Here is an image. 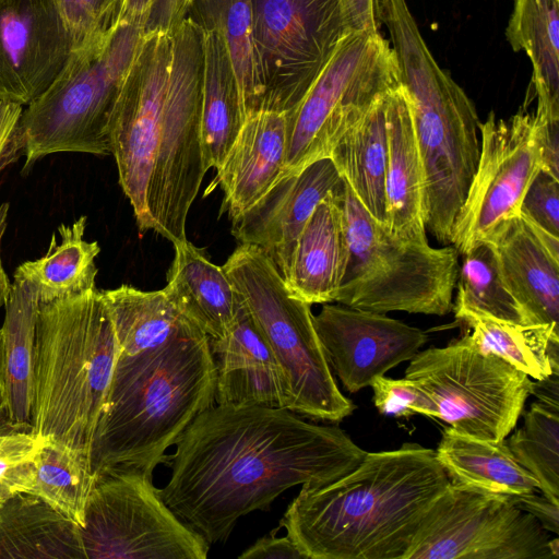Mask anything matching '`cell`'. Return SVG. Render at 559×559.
Here are the masks:
<instances>
[{
    "label": "cell",
    "mask_w": 559,
    "mask_h": 559,
    "mask_svg": "<svg viewBox=\"0 0 559 559\" xmlns=\"http://www.w3.org/2000/svg\"><path fill=\"white\" fill-rule=\"evenodd\" d=\"M165 294L210 340L224 337L234 321L238 293L223 266L188 241L175 243Z\"/></svg>",
    "instance_id": "25"
},
{
    "label": "cell",
    "mask_w": 559,
    "mask_h": 559,
    "mask_svg": "<svg viewBox=\"0 0 559 559\" xmlns=\"http://www.w3.org/2000/svg\"><path fill=\"white\" fill-rule=\"evenodd\" d=\"M179 34L143 33L110 121L111 155L138 227L151 229L147 194Z\"/></svg>",
    "instance_id": "15"
},
{
    "label": "cell",
    "mask_w": 559,
    "mask_h": 559,
    "mask_svg": "<svg viewBox=\"0 0 559 559\" xmlns=\"http://www.w3.org/2000/svg\"><path fill=\"white\" fill-rule=\"evenodd\" d=\"M210 346L215 367V404L290 411L287 379L240 296L228 333L210 340Z\"/></svg>",
    "instance_id": "21"
},
{
    "label": "cell",
    "mask_w": 559,
    "mask_h": 559,
    "mask_svg": "<svg viewBox=\"0 0 559 559\" xmlns=\"http://www.w3.org/2000/svg\"><path fill=\"white\" fill-rule=\"evenodd\" d=\"M286 148L287 112L248 114L216 176L225 195L222 210L230 219L249 210L283 175Z\"/></svg>",
    "instance_id": "22"
},
{
    "label": "cell",
    "mask_w": 559,
    "mask_h": 559,
    "mask_svg": "<svg viewBox=\"0 0 559 559\" xmlns=\"http://www.w3.org/2000/svg\"><path fill=\"white\" fill-rule=\"evenodd\" d=\"M187 16L219 35L234 69L245 116L259 110L251 0H192Z\"/></svg>",
    "instance_id": "35"
},
{
    "label": "cell",
    "mask_w": 559,
    "mask_h": 559,
    "mask_svg": "<svg viewBox=\"0 0 559 559\" xmlns=\"http://www.w3.org/2000/svg\"><path fill=\"white\" fill-rule=\"evenodd\" d=\"M100 295L112 322L119 352L117 360L153 353L177 337L202 331L173 304L164 289L144 292L121 285L100 290Z\"/></svg>",
    "instance_id": "27"
},
{
    "label": "cell",
    "mask_w": 559,
    "mask_h": 559,
    "mask_svg": "<svg viewBox=\"0 0 559 559\" xmlns=\"http://www.w3.org/2000/svg\"><path fill=\"white\" fill-rule=\"evenodd\" d=\"M9 209V203H3L0 205V308L5 306L12 285L4 271L1 259V242L8 225Z\"/></svg>",
    "instance_id": "51"
},
{
    "label": "cell",
    "mask_w": 559,
    "mask_h": 559,
    "mask_svg": "<svg viewBox=\"0 0 559 559\" xmlns=\"http://www.w3.org/2000/svg\"><path fill=\"white\" fill-rule=\"evenodd\" d=\"M86 216L71 225L58 227L59 241L52 234L49 248L41 258L26 261L14 272V280L29 284L39 305L81 296L95 288L97 241L84 240Z\"/></svg>",
    "instance_id": "33"
},
{
    "label": "cell",
    "mask_w": 559,
    "mask_h": 559,
    "mask_svg": "<svg viewBox=\"0 0 559 559\" xmlns=\"http://www.w3.org/2000/svg\"><path fill=\"white\" fill-rule=\"evenodd\" d=\"M155 0H126L121 22L144 32Z\"/></svg>",
    "instance_id": "50"
},
{
    "label": "cell",
    "mask_w": 559,
    "mask_h": 559,
    "mask_svg": "<svg viewBox=\"0 0 559 559\" xmlns=\"http://www.w3.org/2000/svg\"><path fill=\"white\" fill-rule=\"evenodd\" d=\"M455 287L457 295L453 307L468 308L504 321L530 324L524 310L504 285L488 242L481 241L463 254Z\"/></svg>",
    "instance_id": "38"
},
{
    "label": "cell",
    "mask_w": 559,
    "mask_h": 559,
    "mask_svg": "<svg viewBox=\"0 0 559 559\" xmlns=\"http://www.w3.org/2000/svg\"><path fill=\"white\" fill-rule=\"evenodd\" d=\"M390 91V90H389ZM386 91L334 143L329 157L362 207L385 224Z\"/></svg>",
    "instance_id": "29"
},
{
    "label": "cell",
    "mask_w": 559,
    "mask_h": 559,
    "mask_svg": "<svg viewBox=\"0 0 559 559\" xmlns=\"http://www.w3.org/2000/svg\"><path fill=\"white\" fill-rule=\"evenodd\" d=\"M400 85L390 40L349 31L297 106L287 114L284 173L329 157L336 140L386 91ZM283 173V174H284Z\"/></svg>",
    "instance_id": "9"
},
{
    "label": "cell",
    "mask_w": 559,
    "mask_h": 559,
    "mask_svg": "<svg viewBox=\"0 0 559 559\" xmlns=\"http://www.w3.org/2000/svg\"><path fill=\"white\" fill-rule=\"evenodd\" d=\"M192 0H155L144 33L174 31L187 16Z\"/></svg>",
    "instance_id": "46"
},
{
    "label": "cell",
    "mask_w": 559,
    "mask_h": 559,
    "mask_svg": "<svg viewBox=\"0 0 559 559\" xmlns=\"http://www.w3.org/2000/svg\"><path fill=\"white\" fill-rule=\"evenodd\" d=\"M378 10L421 158L423 222L440 243L450 245L479 157L480 121L472 99L431 55L406 0H378Z\"/></svg>",
    "instance_id": "4"
},
{
    "label": "cell",
    "mask_w": 559,
    "mask_h": 559,
    "mask_svg": "<svg viewBox=\"0 0 559 559\" xmlns=\"http://www.w3.org/2000/svg\"><path fill=\"white\" fill-rule=\"evenodd\" d=\"M0 329V373L11 430H31L36 323L39 309L33 287L14 280Z\"/></svg>",
    "instance_id": "26"
},
{
    "label": "cell",
    "mask_w": 559,
    "mask_h": 559,
    "mask_svg": "<svg viewBox=\"0 0 559 559\" xmlns=\"http://www.w3.org/2000/svg\"><path fill=\"white\" fill-rule=\"evenodd\" d=\"M223 269L287 379L290 411L329 421L349 416L355 405L333 378L311 305L288 293L272 259L258 246L240 243Z\"/></svg>",
    "instance_id": "8"
},
{
    "label": "cell",
    "mask_w": 559,
    "mask_h": 559,
    "mask_svg": "<svg viewBox=\"0 0 559 559\" xmlns=\"http://www.w3.org/2000/svg\"><path fill=\"white\" fill-rule=\"evenodd\" d=\"M506 442L540 492L559 503V408L533 403L524 414L523 426Z\"/></svg>",
    "instance_id": "37"
},
{
    "label": "cell",
    "mask_w": 559,
    "mask_h": 559,
    "mask_svg": "<svg viewBox=\"0 0 559 559\" xmlns=\"http://www.w3.org/2000/svg\"><path fill=\"white\" fill-rule=\"evenodd\" d=\"M388 164L385 228L404 242L426 243L423 222L424 170L404 91L386 93Z\"/></svg>",
    "instance_id": "24"
},
{
    "label": "cell",
    "mask_w": 559,
    "mask_h": 559,
    "mask_svg": "<svg viewBox=\"0 0 559 559\" xmlns=\"http://www.w3.org/2000/svg\"><path fill=\"white\" fill-rule=\"evenodd\" d=\"M535 120L542 170L559 180V121L544 120L536 116Z\"/></svg>",
    "instance_id": "47"
},
{
    "label": "cell",
    "mask_w": 559,
    "mask_h": 559,
    "mask_svg": "<svg viewBox=\"0 0 559 559\" xmlns=\"http://www.w3.org/2000/svg\"><path fill=\"white\" fill-rule=\"evenodd\" d=\"M47 440L31 430L0 431V503L32 489Z\"/></svg>",
    "instance_id": "40"
},
{
    "label": "cell",
    "mask_w": 559,
    "mask_h": 559,
    "mask_svg": "<svg viewBox=\"0 0 559 559\" xmlns=\"http://www.w3.org/2000/svg\"><path fill=\"white\" fill-rule=\"evenodd\" d=\"M178 34L147 194L151 229L173 245L187 240L188 213L207 171L201 136L203 28L186 16Z\"/></svg>",
    "instance_id": "10"
},
{
    "label": "cell",
    "mask_w": 559,
    "mask_h": 559,
    "mask_svg": "<svg viewBox=\"0 0 559 559\" xmlns=\"http://www.w3.org/2000/svg\"><path fill=\"white\" fill-rule=\"evenodd\" d=\"M433 402L437 418L453 429L497 442L515 427L531 395V378L465 335L444 347L418 352L405 370Z\"/></svg>",
    "instance_id": "11"
},
{
    "label": "cell",
    "mask_w": 559,
    "mask_h": 559,
    "mask_svg": "<svg viewBox=\"0 0 559 559\" xmlns=\"http://www.w3.org/2000/svg\"><path fill=\"white\" fill-rule=\"evenodd\" d=\"M508 495L450 481L405 559H557L558 538Z\"/></svg>",
    "instance_id": "14"
},
{
    "label": "cell",
    "mask_w": 559,
    "mask_h": 559,
    "mask_svg": "<svg viewBox=\"0 0 559 559\" xmlns=\"http://www.w3.org/2000/svg\"><path fill=\"white\" fill-rule=\"evenodd\" d=\"M506 37L531 60L534 115L559 121V0H514Z\"/></svg>",
    "instance_id": "30"
},
{
    "label": "cell",
    "mask_w": 559,
    "mask_h": 559,
    "mask_svg": "<svg viewBox=\"0 0 559 559\" xmlns=\"http://www.w3.org/2000/svg\"><path fill=\"white\" fill-rule=\"evenodd\" d=\"M74 51L104 47L119 27L126 0H53Z\"/></svg>",
    "instance_id": "39"
},
{
    "label": "cell",
    "mask_w": 559,
    "mask_h": 559,
    "mask_svg": "<svg viewBox=\"0 0 559 559\" xmlns=\"http://www.w3.org/2000/svg\"><path fill=\"white\" fill-rule=\"evenodd\" d=\"M452 310L468 326L465 337L479 352L498 356L535 380L559 369L548 355L550 342H559V329L504 321L468 308Z\"/></svg>",
    "instance_id": "34"
},
{
    "label": "cell",
    "mask_w": 559,
    "mask_h": 559,
    "mask_svg": "<svg viewBox=\"0 0 559 559\" xmlns=\"http://www.w3.org/2000/svg\"><path fill=\"white\" fill-rule=\"evenodd\" d=\"M143 31L120 23L102 48L73 51L53 83L19 121L27 173L55 153L110 155V121Z\"/></svg>",
    "instance_id": "7"
},
{
    "label": "cell",
    "mask_w": 559,
    "mask_h": 559,
    "mask_svg": "<svg viewBox=\"0 0 559 559\" xmlns=\"http://www.w3.org/2000/svg\"><path fill=\"white\" fill-rule=\"evenodd\" d=\"M479 135L477 166L450 242L462 255L499 222L520 214L523 197L542 169L534 112L521 109L504 119L491 111L479 122Z\"/></svg>",
    "instance_id": "16"
},
{
    "label": "cell",
    "mask_w": 559,
    "mask_h": 559,
    "mask_svg": "<svg viewBox=\"0 0 559 559\" xmlns=\"http://www.w3.org/2000/svg\"><path fill=\"white\" fill-rule=\"evenodd\" d=\"M215 404V367L202 332L117 360L92 449L94 475L117 468L153 474L193 419Z\"/></svg>",
    "instance_id": "3"
},
{
    "label": "cell",
    "mask_w": 559,
    "mask_h": 559,
    "mask_svg": "<svg viewBox=\"0 0 559 559\" xmlns=\"http://www.w3.org/2000/svg\"><path fill=\"white\" fill-rule=\"evenodd\" d=\"M341 5L348 31L379 32L378 0H341Z\"/></svg>",
    "instance_id": "48"
},
{
    "label": "cell",
    "mask_w": 559,
    "mask_h": 559,
    "mask_svg": "<svg viewBox=\"0 0 559 559\" xmlns=\"http://www.w3.org/2000/svg\"><path fill=\"white\" fill-rule=\"evenodd\" d=\"M341 201L348 259L335 301L385 314H448L460 266L456 249L399 240L369 215L345 182Z\"/></svg>",
    "instance_id": "6"
},
{
    "label": "cell",
    "mask_w": 559,
    "mask_h": 559,
    "mask_svg": "<svg viewBox=\"0 0 559 559\" xmlns=\"http://www.w3.org/2000/svg\"><path fill=\"white\" fill-rule=\"evenodd\" d=\"M520 213L539 228L559 237V180L540 169L523 197Z\"/></svg>",
    "instance_id": "42"
},
{
    "label": "cell",
    "mask_w": 559,
    "mask_h": 559,
    "mask_svg": "<svg viewBox=\"0 0 559 559\" xmlns=\"http://www.w3.org/2000/svg\"><path fill=\"white\" fill-rule=\"evenodd\" d=\"M313 322L330 367L350 393L411 360L428 340L425 331L385 313L341 304H324Z\"/></svg>",
    "instance_id": "18"
},
{
    "label": "cell",
    "mask_w": 559,
    "mask_h": 559,
    "mask_svg": "<svg viewBox=\"0 0 559 559\" xmlns=\"http://www.w3.org/2000/svg\"><path fill=\"white\" fill-rule=\"evenodd\" d=\"M500 276L530 324L559 329V237L521 213L499 222L485 236Z\"/></svg>",
    "instance_id": "20"
},
{
    "label": "cell",
    "mask_w": 559,
    "mask_h": 559,
    "mask_svg": "<svg viewBox=\"0 0 559 559\" xmlns=\"http://www.w3.org/2000/svg\"><path fill=\"white\" fill-rule=\"evenodd\" d=\"M435 452L453 484L501 495L538 489L537 481L515 460L506 439L479 440L450 427L443 431Z\"/></svg>",
    "instance_id": "32"
},
{
    "label": "cell",
    "mask_w": 559,
    "mask_h": 559,
    "mask_svg": "<svg viewBox=\"0 0 559 559\" xmlns=\"http://www.w3.org/2000/svg\"><path fill=\"white\" fill-rule=\"evenodd\" d=\"M531 394L548 406L559 408V369L539 380L532 381Z\"/></svg>",
    "instance_id": "49"
},
{
    "label": "cell",
    "mask_w": 559,
    "mask_h": 559,
    "mask_svg": "<svg viewBox=\"0 0 559 559\" xmlns=\"http://www.w3.org/2000/svg\"><path fill=\"white\" fill-rule=\"evenodd\" d=\"M118 354L100 290L39 305L31 431L92 461Z\"/></svg>",
    "instance_id": "5"
},
{
    "label": "cell",
    "mask_w": 559,
    "mask_h": 559,
    "mask_svg": "<svg viewBox=\"0 0 559 559\" xmlns=\"http://www.w3.org/2000/svg\"><path fill=\"white\" fill-rule=\"evenodd\" d=\"M449 484L432 449L367 452L337 479L302 485L280 526L306 559H405Z\"/></svg>",
    "instance_id": "2"
},
{
    "label": "cell",
    "mask_w": 559,
    "mask_h": 559,
    "mask_svg": "<svg viewBox=\"0 0 559 559\" xmlns=\"http://www.w3.org/2000/svg\"><path fill=\"white\" fill-rule=\"evenodd\" d=\"M245 119L238 84L223 40L215 31L203 28L201 136L206 170L219 169Z\"/></svg>",
    "instance_id": "31"
},
{
    "label": "cell",
    "mask_w": 559,
    "mask_h": 559,
    "mask_svg": "<svg viewBox=\"0 0 559 559\" xmlns=\"http://www.w3.org/2000/svg\"><path fill=\"white\" fill-rule=\"evenodd\" d=\"M373 391V404L380 414L406 417L423 414L437 418V409L431 399L413 381L376 378L370 384Z\"/></svg>",
    "instance_id": "41"
},
{
    "label": "cell",
    "mask_w": 559,
    "mask_h": 559,
    "mask_svg": "<svg viewBox=\"0 0 559 559\" xmlns=\"http://www.w3.org/2000/svg\"><path fill=\"white\" fill-rule=\"evenodd\" d=\"M3 426H7L10 430V426L7 420L5 415V405H4V396H3V388H2V381H1V373H0V431H7Z\"/></svg>",
    "instance_id": "52"
},
{
    "label": "cell",
    "mask_w": 559,
    "mask_h": 559,
    "mask_svg": "<svg viewBox=\"0 0 559 559\" xmlns=\"http://www.w3.org/2000/svg\"><path fill=\"white\" fill-rule=\"evenodd\" d=\"M0 558L86 559L80 526L29 492L0 503Z\"/></svg>",
    "instance_id": "28"
},
{
    "label": "cell",
    "mask_w": 559,
    "mask_h": 559,
    "mask_svg": "<svg viewBox=\"0 0 559 559\" xmlns=\"http://www.w3.org/2000/svg\"><path fill=\"white\" fill-rule=\"evenodd\" d=\"M343 187L330 157L297 173H284L249 210L231 219V234L240 243L260 247L285 278L298 237L318 203Z\"/></svg>",
    "instance_id": "19"
},
{
    "label": "cell",
    "mask_w": 559,
    "mask_h": 559,
    "mask_svg": "<svg viewBox=\"0 0 559 559\" xmlns=\"http://www.w3.org/2000/svg\"><path fill=\"white\" fill-rule=\"evenodd\" d=\"M94 483L90 457L48 439L40 452L35 483L28 492L81 527Z\"/></svg>",
    "instance_id": "36"
},
{
    "label": "cell",
    "mask_w": 559,
    "mask_h": 559,
    "mask_svg": "<svg viewBox=\"0 0 559 559\" xmlns=\"http://www.w3.org/2000/svg\"><path fill=\"white\" fill-rule=\"evenodd\" d=\"M260 109L292 111L349 32L341 0H251Z\"/></svg>",
    "instance_id": "13"
},
{
    "label": "cell",
    "mask_w": 559,
    "mask_h": 559,
    "mask_svg": "<svg viewBox=\"0 0 559 559\" xmlns=\"http://www.w3.org/2000/svg\"><path fill=\"white\" fill-rule=\"evenodd\" d=\"M342 191L343 187L329 192L313 210L284 278L288 293L309 305L335 301L345 273L348 245Z\"/></svg>",
    "instance_id": "23"
},
{
    "label": "cell",
    "mask_w": 559,
    "mask_h": 559,
    "mask_svg": "<svg viewBox=\"0 0 559 559\" xmlns=\"http://www.w3.org/2000/svg\"><path fill=\"white\" fill-rule=\"evenodd\" d=\"M508 496L518 509L532 514L547 532L559 534V503L543 492L531 491Z\"/></svg>",
    "instance_id": "44"
},
{
    "label": "cell",
    "mask_w": 559,
    "mask_h": 559,
    "mask_svg": "<svg viewBox=\"0 0 559 559\" xmlns=\"http://www.w3.org/2000/svg\"><path fill=\"white\" fill-rule=\"evenodd\" d=\"M73 51L53 0H0V100L32 103L53 83Z\"/></svg>",
    "instance_id": "17"
},
{
    "label": "cell",
    "mask_w": 559,
    "mask_h": 559,
    "mask_svg": "<svg viewBox=\"0 0 559 559\" xmlns=\"http://www.w3.org/2000/svg\"><path fill=\"white\" fill-rule=\"evenodd\" d=\"M366 453L338 427L286 408L213 404L176 442L171 475L159 493L211 545L287 489L335 480Z\"/></svg>",
    "instance_id": "1"
},
{
    "label": "cell",
    "mask_w": 559,
    "mask_h": 559,
    "mask_svg": "<svg viewBox=\"0 0 559 559\" xmlns=\"http://www.w3.org/2000/svg\"><path fill=\"white\" fill-rule=\"evenodd\" d=\"M240 559H306L295 542L286 534L275 536L274 532L254 542L240 556Z\"/></svg>",
    "instance_id": "45"
},
{
    "label": "cell",
    "mask_w": 559,
    "mask_h": 559,
    "mask_svg": "<svg viewBox=\"0 0 559 559\" xmlns=\"http://www.w3.org/2000/svg\"><path fill=\"white\" fill-rule=\"evenodd\" d=\"M147 472L95 475L80 527L86 559H205L210 545L167 506Z\"/></svg>",
    "instance_id": "12"
},
{
    "label": "cell",
    "mask_w": 559,
    "mask_h": 559,
    "mask_svg": "<svg viewBox=\"0 0 559 559\" xmlns=\"http://www.w3.org/2000/svg\"><path fill=\"white\" fill-rule=\"evenodd\" d=\"M23 106L0 100V173L23 156L19 121Z\"/></svg>",
    "instance_id": "43"
}]
</instances>
